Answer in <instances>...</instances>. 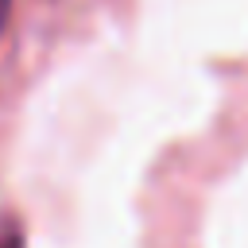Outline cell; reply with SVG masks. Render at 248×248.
Segmentation results:
<instances>
[{"label": "cell", "mask_w": 248, "mask_h": 248, "mask_svg": "<svg viewBox=\"0 0 248 248\" xmlns=\"http://www.w3.org/2000/svg\"><path fill=\"white\" fill-rule=\"evenodd\" d=\"M0 248H27L23 244V229L16 221H0Z\"/></svg>", "instance_id": "obj_1"}, {"label": "cell", "mask_w": 248, "mask_h": 248, "mask_svg": "<svg viewBox=\"0 0 248 248\" xmlns=\"http://www.w3.org/2000/svg\"><path fill=\"white\" fill-rule=\"evenodd\" d=\"M8 16H12V0H0V31L8 27Z\"/></svg>", "instance_id": "obj_2"}]
</instances>
